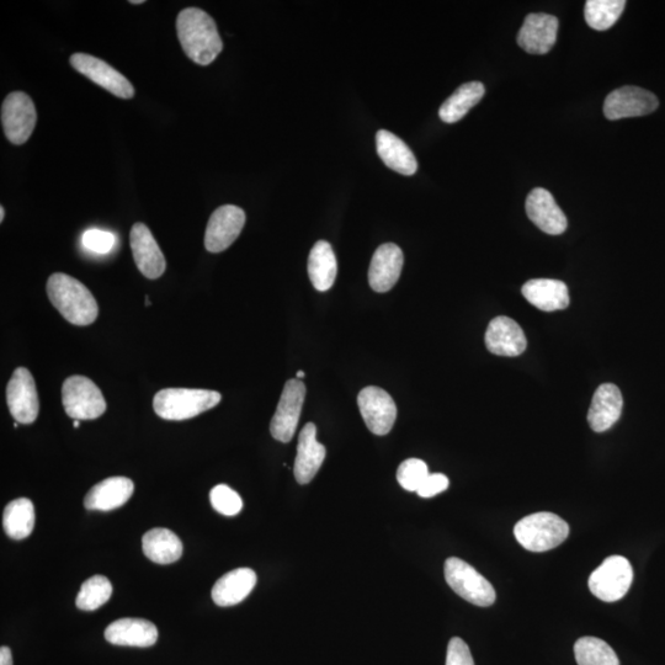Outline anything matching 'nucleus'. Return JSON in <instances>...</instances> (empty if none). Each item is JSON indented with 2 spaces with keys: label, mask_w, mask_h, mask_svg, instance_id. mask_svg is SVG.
Here are the masks:
<instances>
[{
  "label": "nucleus",
  "mask_w": 665,
  "mask_h": 665,
  "mask_svg": "<svg viewBox=\"0 0 665 665\" xmlns=\"http://www.w3.org/2000/svg\"><path fill=\"white\" fill-rule=\"evenodd\" d=\"M177 31L185 55L196 65L209 66L223 50L215 20L199 8H186L179 13Z\"/></svg>",
  "instance_id": "obj_1"
},
{
  "label": "nucleus",
  "mask_w": 665,
  "mask_h": 665,
  "mask_svg": "<svg viewBox=\"0 0 665 665\" xmlns=\"http://www.w3.org/2000/svg\"><path fill=\"white\" fill-rule=\"evenodd\" d=\"M47 295L58 312L74 326L97 321L99 307L92 292L72 276L56 273L47 281Z\"/></svg>",
  "instance_id": "obj_2"
},
{
  "label": "nucleus",
  "mask_w": 665,
  "mask_h": 665,
  "mask_svg": "<svg viewBox=\"0 0 665 665\" xmlns=\"http://www.w3.org/2000/svg\"><path fill=\"white\" fill-rule=\"evenodd\" d=\"M221 393L194 388H166L153 398L154 412L166 420L191 419L210 411L221 402Z\"/></svg>",
  "instance_id": "obj_3"
},
{
  "label": "nucleus",
  "mask_w": 665,
  "mask_h": 665,
  "mask_svg": "<svg viewBox=\"0 0 665 665\" xmlns=\"http://www.w3.org/2000/svg\"><path fill=\"white\" fill-rule=\"evenodd\" d=\"M514 535L524 549L546 552L556 549L566 541L569 525L556 514L536 513L518 521Z\"/></svg>",
  "instance_id": "obj_4"
},
{
  "label": "nucleus",
  "mask_w": 665,
  "mask_h": 665,
  "mask_svg": "<svg viewBox=\"0 0 665 665\" xmlns=\"http://www.w3.org/2000/svg\"><path fill=\"white\" fill-rule=\"evenodd\" d=\"M444 573L450 588L468 603L487 608L496 601L497 595L493 585L460 558H449L445 562Z\"/></svg>",
  "instance_id": "obj_5"
},
{
  "label": "nucleus",
  "mask_w": 665,
  "mask_h": 665,
  "mask_svg": "<svg viewBox=\"0 0 665 665\" xmlns=\"http://www.w3.org/2000/svg\"><path fill=\"white\" fill-rule=\"evenodd\" d=\"M62 403L67 416L74 420L97 419L106 411L100 388L84 376H71L63 383Z\"/></svg>",
  "instance_id": "obj_6"
},
{
  "label": "nucleus",
  "mask_w": 665,
  "mask_h": 665,
  "mask_svg": "<svg viewBox=\"0 0 665 665\" xmlns=\"http://www.w3.org/2000/svg\"><path fill=\"white\" fill-rule=\"evenodd\" d=\"M633 581V569L627 558L611 556L595 569L589 577L590 592L606 603L621 600L629 592Z\"/></svg>",
  "instance_id": "obj_7"
},
{
  "label": "nucleus",
  "mask_w": 665,
  "mask_h": 665,
  "mask_svg": "<svg viewBox=\"0 0 665 665\" xmlns=\"http://www.w3.org/2000/svg\"><path fill=\"white\" fill-rule=\"evenodd\" d=\"M37 114L33 99L23 92L10 93L2 105L5 137L13 145H24L35 130Z\"/></svg>",
  "instance_id": "obj_8"
},
{
  "label": "nucleus",
  "mask_w": 665,
  "mask_h": 665,
  "mask_svg": "<svg viewBox=\"0 0 665 665\" xmlns=\"http://www.w3.org/2000/svg\"><path fill=\"white\" fill-rule=\"evenodd\" d=\"M306 397L305 383L289 380L284 387L278 408L271 419L270 433L281 443H290L299 425L303 402Z\"/></svg>",
  "instance_id": "obj_9"
},
{
  "label": "nucleus",
  "mask_w": 665,
  "mask_h": 665,
  "mask_svg": "<svg viewBox=\"0 0 665 665\" xmlns=\"http://www.w3.org/2000/svg\"><path fill=\"white\" fill-rule=\"evenodd\" d=\"M69 61L77 72L98 84L99 87L108 90L115 97L121 99L135 97V88L129 79L100 58L88 55V53H74Z\"/></svg>",
  "instance_id": "obj_10"
},
{
  "label": "nucleus",
  "mask_w": 665,
  "mask_h": 665,
  "mask_svg": "<svg viewBox=\"0 0 665 665\" xmlns=\"http://www.w3.org/2000/svg\"><path fill=\"white\" fill-rule=\"evenodd\" d=\"M10 414L20 424H33L39 416L40 402L33 375L25 367L13 372L7 387Z\"/></svg>",
  "instance_id": "obj_11"
},
{
  "label": "nucleus",
  "mask_w": 665,
  "mask_h": 665,
  "mask_svg": "<svg viewBox=\"0 0 665 665\" xmlns=\"http://www.w3.org/2000/svg\"><path fill=\"white\" fill-rule=\"evenodd\" d=\"M246 225L241 207L225 205L211 215L205 233V247L210 253H221L232 246Z\"/></svg>",
  "instance_id": "obj_12"
},
{
  "label": "nucleus",
  "mask_w": 665,
  "mask_h": 665,
  "mask_svg": "<svg viewBox=\"0 0 665 665\" xmlns=\"http://www.w3.org/2000/svg\"><path fill=\"white\" fill-rule=\"evenodd\" d=\"M358 404L367 428L375 435L391 432L397 419V406L380 387L370 386L359 393Z\"/></svg>",
  "instance_id": "obj_13"
},
{
  "label": "nucleus",
  "mask_w": 665,
  "mask_h": 665,
  "mask_svg": "<svg viewBox=\"0 0 665 665\" xmlns=\"http://www.w3.org/2000/svg\"><path fill=\"white\" fill-rule=\"evenodd\" d=\"M659 101L651 92L638 87H622L608 95L604 104V115L611 121L652 114Z\"/></svg>",
  "instance_id": "obj_14"
},
{
  "label": "nucleus",
  "mask_w": 665,
  "mask_h": 665,
  "mask_svg": "<svg viewBox=\"0 0 665 665\" xmlns=\"http://www.w3.org/2000/svg\"><path fill=\"white\" fill-rule=\"evenodd\" d=\"M130 241L133 259L141 274L147 279L161 278L167 268L166 258L150 228L145 223H135L131 230Z\"/></svg>",
  "instance_id": "obj_15"
},
{
  "label": "nucleus",
  "mask_w": 665,
  "mask_h": 665,
  "mask_svg": "<svg viewBox=\"0 0 665 665\" xmlns=\"http://www.w3.org/2000/svg\"><path fill=\"white\" fill-rule=\"evenodd\" d=\"M558 19L549 14H529L518 34V44L531 55H546L555 46Z\"/></svg>",
  "instance_id": "obj_16"
},
{
  "label": "nucleus",
  "mask_w": 665,
  "mask_h": 665,
  "mask_svg": "<svg viewBox=\"0 0 665 665\" xmlns=\"http://www.w3.org/2000/svg\"><path fill=\"white\" fill-rule=\"evenodd\" d=\"M526 214L542 232L558 236L567 230V217L550 191L537 188L526 199Z\"/></svg>",
  "instance_id": "obj_17"
},
{
  "label": "nucleus",
  "mask_w": 665,
  "mask_h": 665,
  "mask_svg": "<svg viewBox=\"0 0 665 665\" xmlns=\"http://www.w3.org/2000/svg\"><path fill=\"white\" fill-rule=\"evenodd\" d=\"M403 252L393 243L382 244L371 259L369 283L376 292H387L397 284L403 268Z\"/></svg>",
  "instance_id": "obj_18"
},
{
  "label": "nucleus",
  "mask_w": 665,
  "mask_h": 665,
  "mask_svg": "<svg viewBox=\"0 0 665 665\" xmlns=\"http://www.w3.org/2000/svg\"><path fill=\"white\" fill-rule=\"evenodd\" d=\"M528 345L523 329L512 318H494L487 328L486 347L494 355L519 356Z\"/></svg>",
  "instance_id": "obj_19"
},
{
  "label": "nucleus",
  "mask_w": 665,
  "mask_h": 665,
  "mask_svg": "<svg viewBox=\"0 0 665 665\" xmlns=\"http://www.w3.org/2000/svg\"><path fill=\"white\" fill-rule=\"evenodd\" d=\"M326 454V448L318 443L316 425L307 423L300 433L297 445L294 467L296 481L300 484L310 483L322 467Z\"/></svg>",
  "instance_id": "obj_20"
},
{
  "label": "nucleus",
  "mask_w": 665,
  "mask_h": 665,
  "mask_svg": "<svg viewBox=\"0 0 665 665\" xmlns=\"http://www.w3.org/2000/svg\"><path fill=\"white\" fill-rule=\"evenodd\" d=\"M624 407L620 388L604 383L594 393L588 412V423L595 433H604L620 419Z\"/></svg>",
  "instance_id": "obj_21"
},
{
  "label": "nucleus",
  "mask_w": 665,
  "mask_h": 665,
  "mask_svg": "<svg viewBox=\"0 0 665 665\" xmlns=\"http://www.w3.org/2000/svg\"><path fill=\"white\" fill-rule=\"evenodd\" d=\"M135 484L126 477H110L90 489L84 499V507L88 510L110 512L122 507L132 497Z\"/></svg>",
  "instance_id": "obj_22"
},
{
  "label": "nucleus",
  "mask_w": 665,
  "mask_h": 665,
  "mask_svg": "<svg viewBox=\"0 0 665 665\" xmlns=\"http://www.w3.org/2000/svg\"><path fill=\"white\" fill-rule=\"evenodd\" d=\"M105 638L116 646L147 648L156 645L158 630L148 620L120 619L106 629Z\"/></svg>",
  "instance_id": "obj_23"
},
{
  "label": "nucleus",
  "mask_w": 665,
  "mask_h": 665,
  "mask_svg": "<svg viewBox=\"0 0 665 665\" xmlns=\"http://www.w3.org/2000/svg\"><path fill=\"white\" fill-rule=\"evenodd\" d=\"M257 584V574L250 568H238L228 572L218 579L212 588V599L215 604L227 608V606L242 603L248 597Z\"/></svg>",
  "instance_id": "obj_24"
},
{
  "label": "nucleus",
  "mask_w": 665,
  "mask_h": 665,
  "mask_svg": "<svg viewBox=\"0 0 665 665\" xmlns=\"http://www.w3.org/2000/svg\"><path fill=\"white\" fill-rule=\"evenodd\" d=\"M376 148L379 157L388 168L407 177L416 174L418 169L416 156L395 133L386 130L377 132Z\"/></svg>",
  "instance_id": "obj_25"
},
{
  "label": "nucleus",
  "mask_w": 665,
  "mask_h": 665,
  "mask_svg": "<svg viewBox=\"0 0 665 665\" xmlns=\"http://www.w3.org/2000/svg\"><path fill=\"white\" fill-rule=\"evenodd\" d=\"M523 295L532 306L541 311L566 310L569 306V291L560 280L534 279L523 286Z\"/></svg>",
  "instance_id": "obj_26"
},
{
  "label": "nucleus",
  "mask_w": 665,
  "mask_h": 665,
  "mask_svg": "<svg viewBox=\"0 0 665 665\" xmlns=\"http://www.w3.org/2000/svg\"><path fill=\"white\" fill-rule=\"evenodd\" d=\"M337 273V258L331 244L327 241L317 242L308 257V275L313 286L321 292L332 289Z\"/></svg>",
  "instance_id": "obj_27"
},
{
  "label": "nucleus",
  "mask_w": 665,
  "mask_h": 665,
  "mask_svg": "<svg viewBox=\"0 0 665 665\" xmlns=\"http://www.w3.org/2000/svg\"><path fill=\"white\" fill-rule=\"evenodd\" d=\"M142 549L147 558L158 565H170L183 556V544L173 531L153 529L142 539Z\"/></svg>",
  "instance_id": "obj_28"
},
{
  "label": "nucleus",
  "mask_w": 665,
  "mask_h": 665,
  "mask_svg": "<svg viewBox=\"0 0 665 665\" xmlns=\"http://www.w3.org/2000/svg\"><path fill=\"white\" fill-rule=\"evenodd\" d=\"M486 93L484 85L480 82L462 84L451 97L445 101L439 110L440 119L446 124L464 119L468 111L476 106Z\"/></svg>",
  "instance_id": "obj_29"
},
{
  "label": "nucleus",
  "mask_w": 665,
  "mask_h": 665,
  "mask_svg": "<svg viewBox=\"0 0 665 665\" xmlns=\"http://www.w3.org/2000/svg\"><path fill=\"white\" fill-rule=\"evenodd\" d=\"M35 519L33 502L28 498L15 499L4 509V530L10 539L24 540L33 532Z\"/></svg>",
  "instance_id": "obj_30"
},
{
  "label": "nucleus",
  "mask_w": 665,
  "mask_h": 665,
  "mask_svg": "<svg viewBox=\"0 0 665 665\" xmlns=\"http://www.w3.org/2000/svg\"><path fill=\"white\" fill-rule=\"evenodd\" d=\"M578 665H620L619 657L608 643L597 637H582L574 645Z\"/></svg>",
  "instance_id": "obj_31"
},
{
  "label": "nucleus",
  "mask_w": 665,
  "mask_h": 665,
  "mask_svg": "<svg viewBox=\"0 0 665 665\" xmlns=\"http://www.w3.org/2000/svg\"><path fill=\"white\" fill-rule=\"evenodd\" d=\"M624 0H588L585 3L584 17L590 28L605 31L613 28L624 12Z\"/></svg>",
  "instance_id": "obj_32"
},
{
  "label": "nucleus",
  "mask_w": 665,
  "mask_h": 665,
  "mask_svg": "<svg viewBox=\"0 0 665 665\" xmlns=\"http://www.w3.org/2000/svg\"><path fill=\"white\" fill-rule=\"evenodd\" d=\"M113 594V585L104 576H94L82 584L77 595V608L84 611H94L108 603Z\"/></svg>",
  "instance_id": "obj_33"
},
{
  "label": "nucleus",
  "mask_w": 665,
  "mask_h": 665,
  "mask_svg": "<svg viewBox=\"0 0 665 665\" xmlns=\"http://www.w3.org/2000/svg\"><path fill=\"white\" fill-rule=\"evenodd\" d=\"M430 475L428 466L419 459H408L398 467L397 480L408 492H418Z\"/></svg>",
  "instance_id": "obj_34"
},
{
  "label": "nucleus",
  "mask_w": 665,
  "mask_h": 665,
  "mask_svg": "<svg viewBox=\"0 0 665 665\" xmlns=\"http://www.w3.org/2000/svg\"><path fill=\"white\" fill-rule=\"evenodd\" d=\"M212 507L216 512L234 516L241 513L243 509V500L236 491L226 484H218L210 493Z\"/></svg>",
  "instance_id": "obj_35"
},
{
  "label": "nucleus",
  "mask_w": 665,
  "mask_h": 665,
  "mask_svg": "<svg viewBox=\"0 0 665 665\" xmlns=\"http://www.w3.org/2000/svg\"><path fill=\"white\" fill-rule=\"evenodd\" d=\"M82 243L83 247L90 250V252L108 254L115 247L116 237L111 232L93 228V230H88L83 234Z\"/></svg>",
  "instance_id": "obj_36"
},
{
  "label": "nucleus",
  "mask_w": 665,
  "mask_h": 665,
  "mask_svg": "<svg viewBox=\"0 0 665 665\" xmlns=\"http://www.w3.org/2000/svg\"><path fill=\"white\" fill-rule=\"evenodd\" d=\"M446 665H475L470 648L461 638L454 637L449 642Z\"/></svg>",
  "instance_id": "obj_37"
},
{
  "label": "nucleus",
  "mask_w": 665,
  "mask_h": 665,
  "mask_svg": "<svg viewBox=\"0 0 665 665\" xmlns=\"http://www.w3.org/2000/svg\"><path fill=\"white\" fill-rule=\"evenodd\" d=\"M449 484V478L443 473H434V475L428 476L417 493L422 498H433L445 492L449 488Z\"/></svg>",
  "instance_id": "obj_38"
},
{
  "label": "nucleus",
  "mask_w": 665,
  "mask_h": 665,
  "mask_svg": "<svg viewBox=\"0 0 665 665\" xmlns=\"http://www.w3.org/2000/svg\"><path fill=\"white\" fill-rule=\"evenodd\" d=\"M0 665H13L12 652L8 647L0 648Z\"/></svg>",
  "instance_id": "obj_39"
},
{
  "label": "nucleus",
  "mask_w": 665,
  "mask_h": 665,
  "mask_svg": "<svg viewBox=\"0 0 665 665\" xmlns=\"http://www.w3.org/2000/svg\"><path fill=\"white\" fill-rule=\"evenodd\" d=\"M4 216H5V210L4 207H0V222L4 221Z\"/></svg>",
  "instance_id": "obj_40"
},
{
  "label": "nucleus",
  "mask_w": 665,
  "mask_h": 665,
  "mask_svg": "<svg viewBox=\"0 0 665 665\" xmlns=\"http://www.w3.org/2000/svg\"><path fill=\"white\" fill-rule=\"evenodd\" d=\"M296 377H297V379H303V377H305V372H303V371L297 372Z\"/></svg>",
  "instance_id": "obj_41"
},
{
  "label": "nucleus",
  "mask_w": 665,
  "mask_h": 665,
  "mask_svg": "<svg viewBox=\"0 0 665 665\" xmlns=\"http://www.w3.org/2000/svg\"><path fill=\"white\" fill-rule=\"evenodd\" d=\"M131 4H143L145 3V0H131Z\"/></svg>",
  "instance_id": "obj_42"
},
{
  "label": "nucleus",
  "mask_w": 665,
  "mask_h": 665,
  "mask_svg": "<svg viewBox=\"0 0 665 665\" xmlns=\"http://www.w3.org/2000/svg\"><path fill=\"white\" fill-rule=\"evenodd\" d=\"M73 425H74V428H79V425H81V423H79V420H74Z\"/></svg>",
  "instance_id": "obj_43"
},
{
  "label": "nucleus",
  "mask_w": 665,
  "mask_h": 665,
  "mask_svg": "<svg viewBox=\"0 0 665 665\" xmlns=\"http://www.w3.org/2000/svg\"><path fill=\"white\" fill-rule=\"evenodd\" d=\"M146 306H151V301L148 299V296H146Z\"/></svg>",
  "instance_id": "obj_44"
}]
</instances>
